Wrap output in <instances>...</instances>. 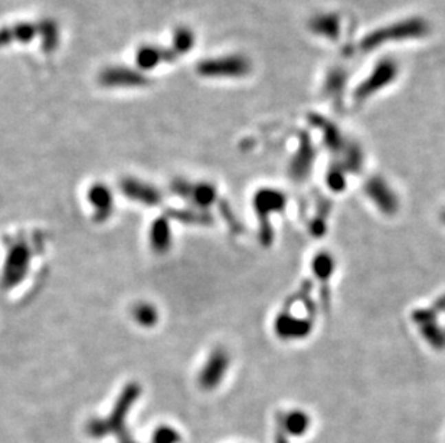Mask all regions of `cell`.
Here are the masks:
<instances>
[{
  "label": "cell",
  "mask_w": 445,
  "mask_h": 443,
  "mask_svg": "<svg viewBox=\"0 0 445 443\" xmlns=\"http://www.w3.org/2000/svg\"><path fill=\"white\" fill-rule=\"evenodd\" d=\"M100 83L110 88H135L147 84V78L127 67H110L100 75Z\"/></svg>",
  "instance_id": "obj_1"
},
{
  "label": "cell",
  "mask_w": 445,
  "mask_h": 443,
  "mask_svg": "<svg viewBox=\"0 0 445 443\" xmlns=\"http://www.w3.org/2000/svg\"><path fill=\"white\" fill-rule=\"evenodd\" d=\"M229 366V357L224 350L215 352L209 360L206 367L204 369L201 374V385L205 389H213L219 385L222 377L225 376V371Z\"/></svg>",
  "instance_id": "obj_2"
},
{
  "label": "cell",
  "mask_w": 445,
  "mask_h": 443,
  "mask_svg": "<svg viewBox=\"0 0 445 443\" xmlns=\"http://www.w3.org/2000/svg\"><path fill=\"white\" fill-rule=\"evenodd\" d=\"M279 429H281L287 436H301L310 427V416H307L301 410H293L288 413L279 415Z\"/></svg>",
  "instance_id": "obj_3"
},
{
  "label": "cell",
  "mask_w": 445,
  "mask_h": 443,
  "mask_svg": "<svg viewBox=\"0 0 445 443\" xmlns=\"http://www.w3.org/2000/svg\"><path fill=\"white\" fill-rule=\"evenodd\" d=\"M38 35V25L19 23L10 28L0 29V47L12 42H29Z\"/></svg>",
  "instance_id": "obj_4"
},
{
  "label": "cell",
  "mask_w": 445,
  "mask_h": 443,
  "mask_svg": "<svg viewBox=\"0 0 445 443\" xmlns=\"http://www.w3.org/2000/svg\"><path fill=\"white\" fill-rule=\"evenodd\" d=\"M310 323H305L299 318H291L288 315H281L275 323V329H277L279 336L284 337L285 340H294L301 338L310 332Z\"/></svg>",
  "instance_id": "obj_5"
},
{
  "label": "cell",
  "mask_w": 445,
  "mask_h": 443,
  "mask_svg": "<svg viewBox=\"0 0 445 443\" xmlns=\"http://www.w3.org/2000/svg\"><path fill=\"white\" fill-rule=\"evenodd\" d=\"M38 34L42 36V47L45 52H52L58 45V28L52 21H42L38 23Z\"/></svg>",
  "instance_id": "obj_6"
},
{
  "label": "cell",
  "mask_w": 445,
  "mask_h": 443,
  "mask_svg": "<svg viewBox=\"0 0 445 443\" xmlns=\"http://www.w3.org/2000/svg\"><path fill=\"white\" fill-rule=\"evenodd\" d=\"M333 268H334V262L332 257L326 255V253H321V255H318L314 261V272L323 279L329 278L333 274Z\"/></svg>",
  "instance_id": "obj_7"
},
{
  "label": "cell",
  "mask_w": 445,
  "mask_h": 443,
  "mask_svg": "<svg viewBox=\"0 0 445 443\" xmlns=\"http://www.w3.org/2000/svg\"><path fill=\"white\" fill-rule=\"evenodd\" d=\"M180 435L173 429V427L162 426L153 435V443H179Z\"/></svg>",
  "instance_id": "obj_8"
},
{
  "label": "cell",
  "mask_w": 445,
  "mask_h": 443,
  "mask_svg": "<svg viewBox=\"0 0 445 443\" xmlns=\"http://www.w3.org/2000/svg\"><path fill=\"white\" fill-rule=\"evenodd\" d=\"M118 435V442L120 443H135L133 439H131V436L126 432V431H121L120 433H117Z\"/></svg>",
  "instance_id": "obj_9"
},
{
  "label": "cell",
  "mask_w": 445,
  "mask_h": 443,
  "mask_svg": "<svg viewBox=\"0 0 445 443\" xmlns=\"http://www.w3.org/2000/svg\"><path fill=\"white\" fill-rule=\"evenodd\" d=\"M442 220H444V222H445V212H444V213H442Z\"/></svg>",
  "instance_id": "obj_10"
}]
</instances>
